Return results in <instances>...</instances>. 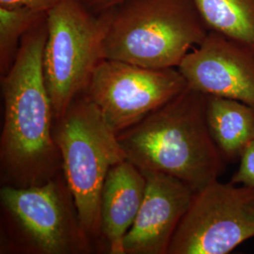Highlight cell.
<instances>
[{
  "label": "cell",
  "mask_w": 254,
  "mask_h": 254,
  "mask_svg": "<svg viewBox=\"0 0 254 254\" xmlns=\"http://www.w3.org/2000/svg\"><path fill=\"white\" fill-rule=\"evenodd\" d=\"M187 87L178 68H146L106 59L95 69L84 92L119 135Z\"/></svg>",
  "instance_id": "obj_8"
},
{
  "label": "cell",
  "mask_w": 254,
  "mask_h": 254,
  "mask_svg": "<svg viewBox=\"0 0 254 254\" xmlns=\"http://www.w3.org/2000/svg\"><path fill=\"white\" fill-rule=\"evenodd\" d=\"M178 69L192 90L254 108V51L250 47L210 30Z\"/></svg>",
  "instance_id": "obj_9"
},
{
  "label": "cell",
  "mask_w": 254,
  "mask_h": 254,
  "mask_svg": "<svg viewBox=\"0 0 254 254\" xmlns=\"http://www.w3.org/2000/svg\"><path fill=\"white\" fill-rule=\"evenodd\" d=\"M210 133L225 161L238 160L254 141V108L240 101L209 96Z\"/></svg>",
  "instance_id": "obj_12"
},
{
  "label": "cell",
  "mask_w": 254,
  "mask_h": 254,
  "mask_svg": "<svg viewBox=\"0 0 254 254\" xmlns=\"http://www.w3.org/2000/svg\"><path fill=\"white\" fill-rule=\"evenodd\" d=\"M62 0H0L2 7H25L41 12H47Z\"/></svg>",
  "instance_id": "obj_16"
},
{
  "label": "cell",
  "mask_w": 254,
  "mask_h": 254,
  "mask_svg": "<svg viewBox=\"0 0 254 254\" xmlns=\"http://www.w3.org/2000/svg\"><path fill=\"white\" fill-rule=\"evenodd\" d=\"M239 165L231 182L254 188V141L240 155Z\"/></svg>",
  "instance_id": "obj_15"
},
{
  "label": "cell",
  "mask_w": 254,
  "mask_h": 254,
  "mask_svg": "<svg viewBox=\"0 0 254 254\" xmlns=\"http://www.w3.org/2000/svg\"><path fill=\"white\" fill-rule=\"evenodd\" d=\"M254 237V187L217 180L195 192L168 254H228Z\"/></svg>",
  "instance_id": "obj_7"
},
{
  "label": "cell",
  "mask_w": 254,
  "mask_h": 254,
  "mask_svg": "<svg viewBox=\"0 0 254 254\" xmlns=\"http://www.w3.org/2000/svg\"><path fill=\"white\" fill-rule=\"evenodd\" d=\"M0 201L5 226L19 250L38 254L91 251L92 241L82 228L64 173L42 185H4Z\"/></svg>",
  "instance_id": "obj_6"
},
{
  "label": "cell",
  "mask_w": 254,
  "mask_h": 254,
  "mask_svg": "<svg viewBox=\"0 0 254 254\" xmlns=\"http://www.w3.org/2000/svg\"><path fill=\"white\" fill-rule=\"evenodd\" d=\"M53 136L79 221L92 241L102 236L101 196L106 178L127 155L118 134L85 92L55 119Z\"/></svg>",
  "instance_id": "obj_4"
},
{
  "label": "cell",
  "mask_w": 254,
  "mask_h": 254,
  "mask_svg": "<svg viewBox=\"0 0 254 254\" xmlns=\"http://www.w3.org/2000/svg\"><path fill=\"white\" fill-rule=\"evenodd\" d=\"M93 13H104L115 9L127 0H76Z\"/></svg>",
  "instance_id": "obj_17"
},
{
  "label": "cell",
  "mask_w": 254,
  "mask_h": 254,
  "mask_svg": "<svg viewBox=\"0 0 254 254\" xmlns=\"http://www.w3.org/2000/svg\"><path fill=\"white\" fill-rule=\"evenodd\" d=\"M209 30L254 51V0H194Z\"/></svg>",
  "instance_id": "obj_13"
},
{
  "label": "cell",
  "mask_w": 254,
  "mask_h": 254,
  "mask_svg": "<svg viewBox=\"0 0 254 254\" xmlns=\"http://www.w3.org/2000/svg\"><path fill=\"white\" fill-rule=\"evenodd\" d=\"M209 31L194 0H127L113 10L105 59L178 68Z\"/></svg>",
  "instance_id": "obj_3"
},
{
  "label": "cell",
  "mask_w": 254,
  "mask_h": 254,
  "mask_svg": "<svg viewBox=\"0 0 254 254\" xmlns=\"http://www.w3.org/2000/svg\"><path fill=\"white\" fill-rule=\"evenodd\" d=\"M46 12L25 7L0 6V70L1 76L13 64L24 35Z\"/></svg>",
  "instance_id": "obj_14"
},
{
  "label": "cell",
  "mask_w": 254,
  "mask_h": 254,
  "mask_svg": "<svg viewBox=\"0 0 254 254\" xmlns=\"http://www.w3.org/2000/svg\"><path fill=\"white\" fill-rule=\"evenodd\" d=\"M146 179L126 159L113 166L101 196V233L110 254H124V239L132 227L144 198Z\"/></svg>",
  "instance_id": "obj_11"
},
{
  "label": "cell",
  "mask_w": 254,
  "mask_h": 254,
  "mask_svg": "<svg viewBox=\"0 0 254 254\" xmlns=\"http://www.w3.org/2000/svg\"><path fill=\"white\" fill-rule=\"evenodd\" d=\"M113 10L93 13L76 0H62L46 12L44 72L55 119L86 91L106 60L104 47Z\"/></svg>",
  "instance_id": "obj_5"
},
{
  "label": "cell",
  "mask_w": 254,
  "mask_h": 254,
  "mask_svg": "<svg viewBox=\"0 0 254 254\" xmlns=\"http://www.w3.org/2000/svg\"><path fill=\"white\" fill-rule=\"evenodd\" d=\"M46 39V15L24 35L13 64L2 75L4 124L0 159L4 185H42L63 169L44 72Z\"/></svg>",
  "instance_id": "obj_1"
},
{
  "label": "cell",
  "mask_w": 254,
  "mask_h": 254,
  "mask_svg": "<svg viewBox=\"0 0 254 254\" xmlns=\"http://www.w3.org/2000/svg\"><path fill=\"white\" fill-rule=\"evenodd\" d=\"M207 100L208 95L187 87L120 133L127 159L139 170L172 175L195 192L218 180L226 161L210 133Z\"/></svg>",
  "instance_id": "obj_2"
},
{
  "label": "cell",
  "mask_w": 254,
  "mask_h": 254,
  "mask_svg": "<svg viewBox=\"0 0 254 254\" xmlns=\"http://www.w3.org/2000/svg\"><path fill=\"white\" fill-rule=\"evenodd\" d=\"M140 171L145 176V194L124 239V254H168L174 233L195 191L172 175Z\"/></svg>",
  "instance_id": "obj_10"
}]
</instances>
